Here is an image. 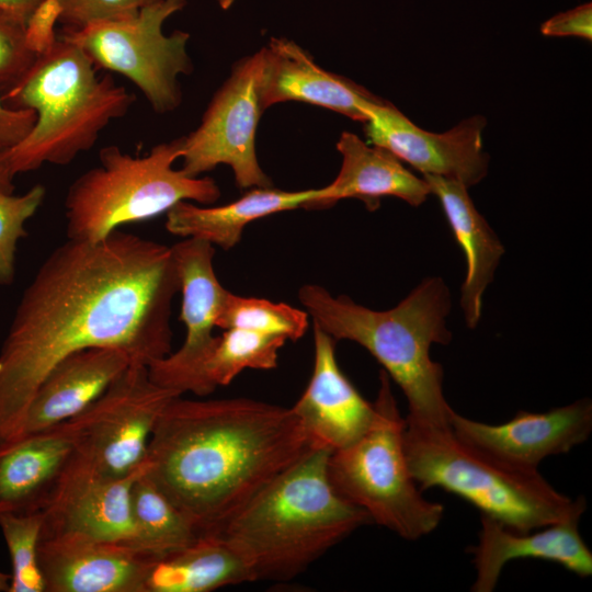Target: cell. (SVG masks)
<instances>
[{
    "label": "cell",
    "instance_id": "1",
    "mask_svg": "<svg viewBox=\"0 0 592 592\" xmlns=\"http://www.w3.org/2000/svg\"><path fill=\"white\" fill-rule=\"evenodd\" d=\"M180 292L171 247L115 230L99 241L67 239L24 289L0 348V447L20 439L47 374L91 346L149 365L171 352Z\"/></svg>",
    "mask_w": 592,
    "mask_h": 592
},
{
    "label": "cell",
    "instance_id": "2",
    "mask_svg": "<svg viewBox=\"0 0 592 592\" xmlns=\"http://www.w3.org/2000/svg\"><path fill=\"white\" fill-rule=\"evenodd\" d=\"M310 446L291 408L249 398H172L152 430L146 476L200 535L218 534Z\"/></svg>",
    "mask_w": 592,
    "mask_h": 592
},
{
    "label": "cell",
    "instance_id": "3",
    "mask_svg": "<svg viewBox=\"0 0 592 592\" xmlns=\"http://www.w3.org/2000/svg\"><path fill=\"white\" fill-rule=\"evenodd\" d=\"M331 452L309 447L220 530L253 581H289L356 528L366 512L343 499L328 477Z\"/></svg>",
    "mask_w": 592,
    "mask_h": 592
},
{
    "label": "cell",
    "instance_id": "4",
    "mask_svg": "<svg viewBox=\"0 0 592 592\" xmlns=\"http://www.w3.org/2000/svg\"><path fill=\"white\" fill-rule=\"evenodd\" d=\"M298 298L314 325L335 341L365 348L402 390L408 402L407 423L448 428L454 410L443 394V368L431 358L432 344H447L451 332L448 287L441 277H428L397 306L373 310L345 295L306 284Z\"/></svg>",
    "mask_w": 592,
    "mask_h": 592
},
{
    "label": "cell",
    "instance_id": "5",
    "mask_svg": "<svg viewBox=\"0 0 592 592\" xmlns=\"http://www.w3.org/2000/svg\"><path fill=\"white\" fill-rule=\"evenodd\" d=\"M95 69L84 52L58 37L54 47L37 56L23 78L1 94L7 106L36 113L30 134L3 152L14 175L44 163L69 164L94 146L112 121L126 115L134 95L112 76H98Z\"/></svg>",
    "mask_w": 592,
    "mask_h": 592
},
{
    "label": "cell",
    "instance_id": "6",
    "mask_svg": "<svg viewBox=\"0 0 592 592\" xmlns=\"http://www.w3.org/2000/svg\"><path fill=\"white\" fill-rule=\"evenodd\" d=\"M403 448L421 491L440 487L470 502L481 514L516 532H530L584 512L538 470L506 466L459 441L448 428L406 422Z\"/></svg>",
    "mask_w": 592,
    "mask_h": 592
},
{
    "label": "cell",
    "instance_id": "7",
    "mask_svg": "<svg viewBox=\"0 0 592 592\" xmlns=\"http://www.w3.org/2000/svg\"><path fill=\"white\" fill-rule=\"evenodd\" d=\"M184 137L161 143L144 157L117 146L99 152V166L69 186L65 198L67 239L99 241L122 225L167 213L181 201L213 204L220 190L212 178L186 175L173 168Z\"/></svg>",
    "mask_w": 592,
    "mask_h": 592
},
{
    "label": "cell",
    "instance_id": "8",
    "mask_svg": "<svg viewBox=\"0 0 592 592\" xmlns=\"http://www.w3.org/2000/svg\"><path fill=\"white\" fill-rule=\"evenodd\" d=\"M373 403L375 414L367 431L330 454L328 477L334 490L371 521L415 540L440 525L444 506L425 499L411 476L403 448L406 419L384 369Z\"/></svg>",
    "mask_w": 592,
    "mask_h": 592
},
{
    "label": "cell",
    "instance_id": "9",
    "mask_svg": "<svg viewBox=\"0 0 592 592\" xmlns=\"http://www.w3.org/2000/svg\"><path fill=\"white\" fill-rule=\"evenodd\" d=\"M182 396L153 383L148 366L132 363L81 413L66 421L72 448L59 479L124 477L146 460L167 403Z\"/></svg>",
    "mask_w": 592,
    "mask_h": 592
},
{
    "label": "cell",
    "instance_id": "10",
    "mask_svg": "<svg viewBox=\"0 0 592 592\" xmlns=\"http://www.w3.org/2000/svg\"><path fill=\"white\" fill-rule=\"evenodd\" d=\"M186 4L185 0H160L134 16L64 29L60 38L78 46L95 67L130 80L156 113L174 111L182 102L178 77L190 75V34L162 32L164 21Z\"/></svg>",
    "mask_w": 592,
    "mask_h": 592
},
{
    "label": "cell",
    "instance_id": "11",
    "mask_svg": "<svg viewBox=\"0 0 592 592\" xmlns=\"http://www.w3.org/2000/svg\"><path fill=\"white\" fill-rule=\"evenodd\" d=\"M263 52L241 59L215 93L196 129L183 136V166L190 177L219 164L231 168L240 189L271 187L255 152V130L263 112L260 78Z\"/></svg>",
    "mask_w": 592,
    "mask_h": 592
},
{
    "label": "cell",
    "instance_id": "12",
    "mask_svg": "<svg viewBox=\"0 0 592 592\" xmlns=\"http://www.w3.org/2000/svg\"><path fill=\"white\" fill-rule=\"evenodd\" d=\"M485 126V117L473 116L445 133L426 132L396 106L379 100L368 107L364 132L372 145L388 150L423 175L441 177L469 187L488 171L489 156L482 141Z\"/></svg>",
    "mask_w": 592,
    "mask_h": 592
},
{
    "label": "cell",
    "instance_id": "13",
    "mask_svg": "<svg viewBox=\"0 0 592 592\" xmlns=\"http://www.w3.org/2000/svg\"><path fill=\"white\" fill-rule=\"evenodd\" d=\"M451 429L463 443L513 468L537 470L548 456L568 453L592 432V402L584 398L546 412L517 411L501 424L470 420L455 411Z\"/></svg>",
    "mask_w": 592,
    "mask_h": 592
},
{
    "label": "cell",
    "instance_id": "14",
    "mask_svg": "<svg viewBox=\"0 0 592 592\" xmlns=\"http://www.w3.org/2000/svg\"><path fill=\"white\" fill-rule=\"evenodd\" d=\"M37 556L45 592H146L156 557L77 533L42 537Z\"/></svg>",
    "mask_w": 592,
    "mask_h": 592
},
{
    "label": "cell",
    "instance_id": "15",
    "mask_svg": "<svg viewBox=\"0 0 592 592\" xmlns=\"http://www.w3.org/2000/svg\"><path fill=\"white\" fill-rule=\"evenodd\" d=\"M291 409L310 446L331 453L354 443L374 419V403L358 392L338 365L335 340L316 325L312 373Z\"/></svg>",
    "mask_w": 592,
    "mask_h": 592
},
{
    "label": "cell",
    "instance_id": "16",
    "mask_svg": "<svg viewBox=\"0 0 592 592\" xmlns=\"http://www.w3.org/2000/svg\"><path fill=\"white\" fill-rule=\"evenodd\" d=\"M182 293L180 320L186 335L179 350L148 365L151 380L169 384L193 365L209 348L216 321L229 293L218 281L214 246L197 238H185L171 247Z\"/></svg>",
    "mask_w": 592,
    "mask_h": 592
},
{
    "label": "cell",
    "instance_id": "17",
    "mask_svg": "<svg viewBox=\"0 0 592 592\" xmlns=\"http://www.w3.org/2000/svg\"><path fill=\"white\" fill-rule=\"evenodd\" d=\"M148 468L147 462L118 478H76L58 481L43 512L42 537L77 533L130 544L135 527L130 492Z\"/></svg>",
    "mask_w": 592,
    "mask_h": 592
},
{
    "label": "cell",
    "instance_id": "18",
    "mask_svg": "<svg viewBox=\"0 0 592 592\" xmlns=\"http://www.w3.org/2000/svg\"><path fill=\"white\" fill-rule=\"evenodd\" d=\"M262 52L259 91L263 111L276 103L297 101L365 123L368 107L380 100L344 77L320 68L289 39L273 37Z\"/></svg>",
    "mask_w": 592,
    "mask_h": 592
},
{
    "label": "cell",
    "instance_id": "19",
    "mask_svg": "<svg viewBox=\"0 0 592 592\" xmlns=\"http://www.w3.org/2000/svg\"><path fill=\"white\" fill-rule=\"evenodd\" d=\"M582 512L532 533L516 532L493 517L481 514L478 545L471 548L477 578L474 592L494 590L509 561L537 558L557 562L581 578L592 573V553L579 532Z\"/></svg>",
    "mask_w": 592,
    "mask_h": 592
},
{
    "label": "cell",
    "instance_id": "20",
    "mask_svg": "<svg viewBox=\"0 0 592 592\" xmlns=\"http://www.w3.org/2000/svg\"><path fill=\"white\" fill-rule=\"evenodd\" d=\"M133 363L123 350L91 346L61 360L27 408L21 436L54 428L81 413Z\"/></svg>",
    "mask_w": 592,
    "mask_h": 592
},
{
    "label": "cell",
    "instance_id": "21",
    "mask_svg": "<svg viewBox=\"0 0 592 592\" xmlns=\"http://www.w3.org/2000/svg\"><path fill=\"white\" fill-rule=\"evenodd\" d=\"M342 164L327 186L315 189L305 208H327L344 198H357L368 209H376L383 196L398 197L412 206L421 205L431 194L425 180L410 172L388 150L368 146L360 137L343 132L337 143Z\"/></svg>",
    "mask_w": 592,
    "mask_h": 592
},
{
    "label": "cell",
    "instance_id": "22",
    "mask_svg": "<svg viewBox=\"0 0 592 592\" xmlns=\"http://www.w3.org/2000/svg\"><path fill=\"white\" fill-rule=\"evenodd\" d=\"M71 448L66 421L0 447V515L43 511Z\"/></svg>",
    "mask_w": 592,
    "mask_h": 592
},
{
    "label": "cell",
    "instance_id": "23",
    "mask_svg": "<svg viewBox=\"0 0 592 592\" xmlns=\"http://www.w3.org/2000/svg\"><path fill=\"white\" fill-rule=\"evenodd\" d=\"M431 194L437 196L455 240L463 249L466 275L460 307L466 325L475 328L481 317L482 296L492 282L504 248L485 217L474 205L467 186L435 175H423Z\"/></svg>",
    "mask_w": 592,
    "mask_h": 592
},
{
    "label": "cell",
    "instance_id": "24",
    "mask_svg": "<svg viewBox=\"0 0 592 592\" xmlns=\"http://www.w3.org/2000/svg\"><path fill=\"white\" fill-rule=\"evenodd\" d=\"M314 191L287 192L272 186L253 187L237 201L217 207H201L181 201L167 212L166 228L172 235L197 238L229 250L239 243L250 223L304 207Z\"/></svg>",
    "mask_w": 592,
    "mask_h": 592
},
{
    "label": "cell",
    "instance_id": "25",
    "mask_svg": "<svg viewBox=\"0 0 592 592\" xmlns=\"http://www.w3.org/2000/svg\"><path fill=\"white\" fill-rule=\"evenodd\" d=\"M247 582L253 578L240 556L220 535L206 534L155 557L146 592H210Z\"/></svg>",
    "mask_w": 592,
    "mask_h": 592
},
{
    "label": "cell",
    "instance_id": "26",
    "mask_svg": "<svg viewBox=\"0 0 592 592\" xmlns=\"http://www.w3.org/2000/svg\"><path fill=\"white\" fill-rule=\"evenodd\" d=\"M285 342L278 335L227 329L215 335L203 355L175 377L168 389L204 397L217 387L229 385L244 369H273Z\"/></svg>",
    "mask_w": 592,
    "mask_h": 592
},
{
    "label": "cell",
    "instance_id": "27",
    "mask_svg": "<svg viewBox=\"0 0 592 592\" xmlns=\"http://www.w3.org/2000/svg\"><path fill=\"white\" fill-rule=\"evenodd\" d=\"M146 471L132 487L135 535L129 545L158 557L191 544L201 535Z\"/></svg>",
    "mask_w": 592,
    "mask_h": 592
},
{
    "label": "cell",
    "instance_id": "28",
    "mask_svg": "<svg viewBox=\"0 0 592 592\" xmlns=\"http://www.w3.org/2000/svg\"><path fill=\"white\" fill-rule=\"evenodd\" d=\"M216 328L240 329L286 340H299L308 329V314L284 303L228 293Z\"/></svg>",
    "mask_w": 592,
    "mask_h": 592
},
{
    "label": "cell",
    "instance_id": "29",
    "mask_svg": "<svg viewBox=\"0 0 592 592\" xmlns=\"http://www.w3.org/2000/svg\"><path fill=\"white\" fill-rule=\"evenodd\" d=\"M42 526V511L0 515V530L11 560L9 592H45L37 556Z\"/></svg>",
    "mask_w": 592,
    "mask_h": 592
},
{
    "label": "cell",
    "instance_id": "30",
    "mask_svg": "<svg viewBox=\"0 0 592 592\" xmlns=\"http://www.w3.org/2000/svg\"><path fill=\"white\" fill-rule=\"evenodd\" d=\"M45 194L42 184L21 195L0 192V285L14 281L18 241L26 236L24 225L41 207Z\"/></svg>",
    "mask_w": 592,
    "mask_h": 592
},
{
    "label": "cell",
    "instance_id": "31",
    "mask_svg": "<svg viewBox=\"0 0 592 592\" xmlns=\"http://www.w3.org/2000/svg\"><path fill=\"white\" fill-rule=\"evenodd\" d=\"M37 56L25 43V22L0 10V92L13 88L27 72Z\"/></svg>",
    "mask_w": 592,
    "mask_h": 592
},
{
    "label": "cell",
    "instance_id": "32",
    "mask_svg": "<svg viewBox=\"0 0 592 592\" xmlns=\"http://www.w3.org/2000/svg\"><path fill=\"white\" fill-rule=\"evenodd\" d=\"M64 29H80L98 21L123 20L160 0H56Z\"/></svg>",
    "mask_w": 592,
    "mask_h": 592
},
{
    "label": "cell",
    "instance_id": "33",
    "mask_svg": "<svg viewBox=\"0 0 592 592\" xmlns=\"http://www.w3.org/2000/svg\"><path fill=\"white\" fill-rule=\"evenodd\" d=\"M61 9L56 0H43L25 23V43L35 55L48 53L58 37L55 24L59 21Z\"/></svg>",
    "mask_w": 592,
    "mask_h": 592
},
{
    "label": "cell",
    "instance_id": "34",
    "mask_svg": "<svg viewBox=\"0 0 592 592\" xmlns=\"http://www.w3.org/2000/svg\"><path fill=\"white\" fill-rule=\"evenodd\" d=\"M542 34L546 36H576L592 39V4L587 2L576 8L560 12L540 25Z\"/></svg>",
    "mask_w": 592,
    "mask_h": 592
},
{
    "label": "cell",
    "instance_id": "35",
    "mask_svg": "<svg viewBox=\"0 0 592 592\" xmlns=\"http://www.w3.org/2000/svg\"><path fill=\"white\" fill-rule=\"evenodd\" d=\"M35 122V111L9 107L0 93V151L5 152L19 145L30 134Z\"/></svg>",
    "mask_w": 592,
    "mask_h": 592
},
{
    "label": "cell",
    "instance_id": "36",
    "mask_svg": "<svg viewBox=\"0 0 592 592\" xmlns=\"http://www.w3.org/2000/svg\"><path fill=\"white\" fill-rule=\"evenodd\" d=\"M43 0H0V10L8 11L25 23Z\"/></svg>",
    "mask_w": 592,
    "mask_h": 592
},
{
    "label": "cell",
    "instance_id": "37",
    "mask_svg": "<svg viewBox=\"0 0 592 592\" xmlns=\"http://www.w3.org/2000/svg\"><path fill=\"white\" fill-rule=\"evenodd\" d=\"M14 174L12 173L2 151H0V192L13 193Z\"/></svg>",
    "mask_w": 592,
    "mask_h": 592
},
{
    "label": "cell",
    "instance_id": "38",
    "mask_svg": "<svg viewBox=\"0 0 592 592\" xmlns=\"http://www.w3.org/2000/svg\"><path fill=\"white\" fill-rule=\"evenodd\" d=\"M11 577L0 571V592H9Z\"/></svg>",
    "mask_w": 592,
    "mask_h": 592
},
{
    "label": "cell",
    "instance_id": "39",
    "mask_svg": "<svg viewBox=\"0 0 592 592\" xmlns=\"http://www.w3.org/2000/svg\"><path fill=\"white\" fill-rule=\"evenodd\" d=\"M235 0H217L219 7L224 10H227L231 7Z\"/></svg>",
    "mask_w": 592,
    "mask_h": 592
}]
</instances>
